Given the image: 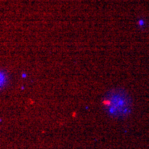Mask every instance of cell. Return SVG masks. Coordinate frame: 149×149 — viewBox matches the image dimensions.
Segmentation results:
<instances>
[{"label": "cell", "instance_id": "1", "mask_svg": "<svg viewBox=\"0 0 149 149\" xmlns=\"http://www.w3.org/2000/svg\"><path fill=\"white\" fill-rule=\"evenodd\" d=\"M104 110L111 116L126 117L132 110V102L129 96L121 90L109 92L102 100Z\"/></svg>", "mask_w": 149, "mask_h": 149}]
</instances>
